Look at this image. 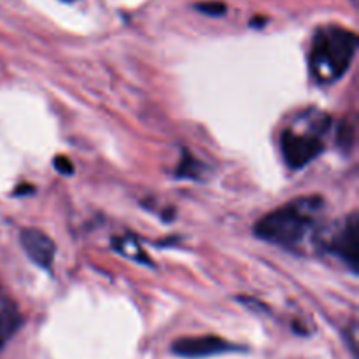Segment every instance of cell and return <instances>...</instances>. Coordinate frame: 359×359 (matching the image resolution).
I'll return each mask as SVG.
<instances>
[{"label": "cell", "instance_id": "1", "mask_svg": "<svg viewBox=\"0 0 359 359\" xmlns=\"http://www.w3.org/2000/svg\"><path fill=\"white\" fill-rule=\"evenodd\" d=\"M323 210L325 200L321 196H300L263 216L256 223L255 233L269 244L297 249L305 237L318 228Z\"/></svg>", "mask_w": 359, "mask_h": 359}, {"label": "cell", "instance_id": "7", "mask_svg": "<svg viewBox=\"0 0 359 359\" xmlns=\"http://www.w3.org/2000/svg\"><path fill=\"white\" fill-rule=\"evenodd\" d=\"M21 323H23V318H21L18 304L7 291L0 287V351L21 328Z\"/></svg>", "mask_w": 359, "mask_h": 359}, {"label": "cell", "instance_id": "10", "mask_svg": "<svg viewBox=\"0 0 359 359\" xmlns=\"http://www.w3.org/2000/svg\"><path fill=\"white\" fill-rule=\"evenodd\" d=\"M196 11L207 14V16H223L226 13V6L223 2H200L195 6Z\"/></svg>", "mask_w": 359, "mask_h": 359}, {"label": "cell", "instance_id": "3", "mask_svg": "<svg viewBox=\"0 0 359 359\" xmlns=\"http://www.w3.org/2000/svg\"><path fill=\"white\" fill-rule=\"evenodd\" d=\"M332 126V119L321 111L300 116V123L287 126L280 135V151L287 167L304 168L325 151V133Z\"/></svg>", "mask_w": 359, "mask_h": 359}, {"label": "cell", "instance_id": "6", "mask_svg": "<svg viewBox=\"0 0 359 359\" xmlns=\"http://www.w3.org/2000/svg\"><path fill=\"white\" fill-rule=\"evenodd\" d=\"M23 251L39 269L51 272L56 256V244L48 233L37 228H25L20 235Z\"/></svg>", "mask_w": 359, "mask_h": 359}, {"label": "cell", "instance_id": "9", "mask_svg": "<svg viewBox=\"0 0 359 359\" xmlns=\"http://www.w3.org/2000/svg\"><path fill=\"white\" fill-rule=\"evenodd\" d=\"M203 172H205V165L202 161L196 160L191 154H184L182 161L177 167V177L184 179H203Z\"/></svg>", "mask_w": 359, "mask_h": 359}, {"label": "cell", "instance_id": "5", "mask_svg": "<svg viewBox=\"0 0 359 359\" xmlns=\"http://www.w3.org/2000/svg\"><path fill=\"white\" fill-rule=\"evenodd\" d=\"M235 351H244V347H238L235 344L228 342L223 337L216 335H202V337H182L172 344V353L179 358L198 359L210 358L217 354L235 353Z\"/></svg>", "mask_w": 359, "mask_h": 359}, {"label": "cell", "instance_id": "8", "mask_svg": "<svg viewBox=\"0 0 359 359\" xmlns=\"http://www.w3.org/2000/svg\"><path fill=\"white\" fill-rule=\"evenodd\" d=\"M112 248H114L116 252H119V255H123L125 258L133 259V262H137V263H146V265H149V266H151V263H153L146 256L144 249L140 248L139 241H137L135 237H132V235H128V237L116 238V241L112 242Z\"/></svg>", "mask_w": 359, "mask_h": 359}, {"label": "cell", "instance_id": "4", "mask_svg": "<svg viewBox=\"0 0 359 359\" xmlns=\"http://www.w3.org/2000/svg\"><path fill=\"white\" fill-rule=\"evenodd\" d=\"M358 212H351L344 219L316 230L314 241L321 251L339 258L353 273H358Z\"/></svg>", "mask_w": 359, "mask_h": 359}, {"label": "cell", "instance_id": "11", "mask_svg": "<svg viewBox=\"0 0 359 359\" xmlns=\"http://www.w3.org/2000/svg\"><path fill=\"white\" fill-rule=\"evenodd\" d=\"M55 167L60 174L63 175H72L74 174V165L69 158L65 156H56L55 158Z\"/></svg>", "mask_w": 359, "mask_h": 359}, {"label": "cell", "instance_id": "12", "mask_svg": "<svg viewBox=\"0 0 359 359\" xmlns=\"http://www.w3.org/2000/svg\"><path fill=\"white\" fill-rule=\"evenodd\" d=\"M63 2H74V0H63Z\"/></svg>", "mask_w": 359, "mask_h": 359}, {"label": "cell", "instance_id": "2", "mask_svg": "<svg viewBox=\"0 0 359 359\" xmlns=\"http://www.w3.org/2000/svg\"><path fill=\"white\" fill-rule=\"evenodd\" d=\"M358 51V35L337 25L316 32L309 65L319 84H333L349 70Z\"/></svg>", "mask_w": 359, "mask_h": 359}]
</instances>
